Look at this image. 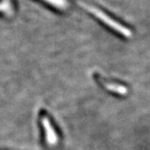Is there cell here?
<instances>
[{"label":"cell","instance_id":"obj_1","mask_svg":"<svg viewBox=\"0 0 150 150\" xmlns=\"http://www.w3.org/2000/svg\"><path fill=\"white\" fill-rule=\"evenodd\" d=\"M86 8L92 15L96 16L100 20H101L104 24H106L107 25H109L113 30L119 32L120 34H121L124 36H129L130 35L129 30H128L127 28H126L125 26H123L122 25H120V23H117V22H116V21H114L112 18H110L106 14H104L102 11H100V9L96 8V7H92V6H86Z\"/></svg>","mask_w":150,"mask_h":150},{"label":"cell","instance_id":"obj_2","mask_svg":"<svg viewBox=\"0 0 150 150\" xmlns=\"http://www.w3.org/2000/svg\"><path fill=\"white\" fill-rule=\"evenodd\" d=\"M42 124L44 126V128L46 131V140L50 145H53L56 143L57 140V136L53 130V127L51 125L49 120L46 117H42Z\"/></svg>","mask_w":150,"mask_h":150},{"label":"cell","instance_id":"obj_3","mask_svg":"<svg viewBox=\"0 0 150 150\" xmlns=\"http://www.w3.org/2000/svg\"><path fill=\"white\" fill-rule=\"evenodd\" d=\"M44 1L59 9H65L68 6V3L66 0H44Z\"/></svg>","mask_w":150,"mask_h":150}]
</instances>
